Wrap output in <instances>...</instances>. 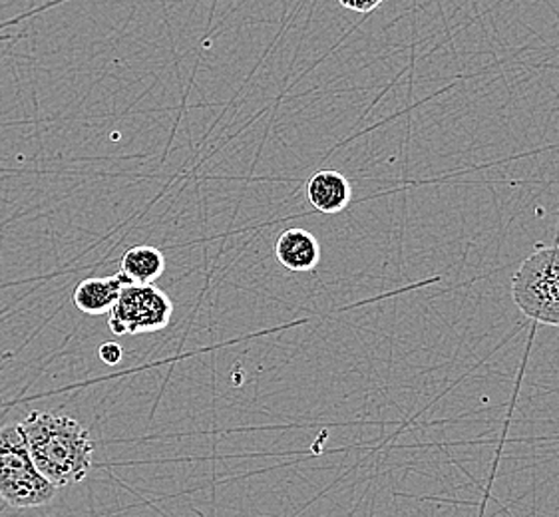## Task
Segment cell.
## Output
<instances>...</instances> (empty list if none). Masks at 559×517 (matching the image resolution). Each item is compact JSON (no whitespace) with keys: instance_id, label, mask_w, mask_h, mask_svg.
I'll return each instance as SVG.
<instances>
[{"instance_id":"obj_1","label":"cell","mask_w":559,"mask_h":517,"mask_svg":"<svg viewBox=\"0 0 559 517\" xmlns=\"http://www.w3.org/2000/svg\"><path fill=\"white\" fill-rule=\"evenodd\" d=\"M21 430L34 466L57 490L86 480L94 440L79 420L34 410L21 422Z\"/></svg>"},{"instance_id":"obj_2","label":"cell","mask_w":559,"mask_h":517,"mask_svg":"<svg viewBox=\"0 0 559 517\" xmlns=\"http://www.w3.org/2000/svg\"><path fill=\"white\" fill-rule=\"evenodd\" d=\"M57 488L34 466L21 424L0 430V500L7 506L40 507L50 504Z\"/></svg>"},{"instance_id":"obj_3","label":"cell","mask_w":559,"mask_h":517,"mask_svg":"<svg viewBox=\"0 0 559 517\" xmlns=\"http://www.w3.org/2000/svg\"><path fill=\"white\" fill-rule=\"evenodd\" d=\"M512 297L524 315L542 325L559 323V245L539 249L520 265L512 279Z\"/></svg>"},{"instance_id":"obj_4","label":"cell","mask_w":559,"mask_h":517,"mask_svg":"<svg viewBox=\"0 0 559 517\" xmlns=\"http://www.w3.org/2000/svg\"><path fill=\"white\" fill-rule=\"evenodd\" d=\"M108 315V326L118 337L157 333L169 325L174 303L156 285H128Z\"/></svg>"},{"instance_id":"obj_5","label":"cell","mask_w":559,"mask_h":517,"mask_svg":"<svg viewBox=\"0 0 559 517\" xmlns=\"http://www.w3.org/2000/svg\"><path fill=\"white\" fill-rule=\"evenodd\" d=\"M275 257L285 269L293 273H307V270L317 269L321 261V245L311 231L301 227H292L283 231L277 239Z\"/></svg>"},{"instance_id":"obj_6","label":"cell","mask_w":559,"mask_h":517,"mask_svg":"<svg viewBox=\"0 0 559 517\" xmlns=\"http://www.w3.org/2000/svg\"><path fill=\"white\" fill-rule=\"evenodd\" d=\"M307 197L321 214H341L353 200V188L343 173L335 169H321L307 183Z\"/></svg>"},{"instance_id":"obj_7","label":"cell","mask_w":559,"mask_h":517,"mask_svg":"<svg viewBox=\"0 0 559 517\" xmlns=\"http://www.w3.org/2000/svg\"><path fill=\"white\" fill-rule=\"evenodd\" d=\"M128 285L132 282L123 277L122 270L112 277L84 279L72 294V303L76 304V309L84 315H106L112 311L114 303Z\"/></svg>"},{"instance_id":"obj_8","label":"cell","mask_w":559,"mask_h":517,"mask_svg":"<svg viewBox=\"0 0 559 517\" xmlns=\"http://www.w3.org/2000/svg\"><path fill=\"white\" fill-rule=\"evenodd\" d=\"M120 270L132 285H154L166 270V255L159 249L138 245L126 251Z\"/></svg>"},{"instance_id":"obj_9","label":"cell","mask_w":559,"mask_h":517,"mask_svg":"<svg viewBox=\"0 0 559 517\" xmlns=\"http://www.w3.org/2000/svg\"><path fill=\"white\" fill-rule=\"evenodd\" d=\"M98 357H100L102 362H104L106 366H116V364H120V362H122V345L112 342V340L102 342L100 349H98Z\"/></svg>"},{"instance_id":"obj_10","label":"cell","mask_w":559,"mask_h":517,"mask_svg":"<svg viewBox=\"0 0 559 517\" xmlns=\"http://www.w3.org/2000/svg\"><path fill=\"white\" fill-rule=\"evenodd\" d=\"M338 2L348 11L360 12V14L372 12L379 4H382V0H338Z\"/></svg>"},{"instance_id":"obj_11","label":"cell","mask_w":559,"mask_h":517,"mask_svg":"<svg viewBox=\"0 0 559 517\" xmlns=\"http://www.w3.org/2000/svg\"><path fill=\"white\" fill-rule=\"evenodd\" d=\"M0 405H2V394H0Z\"/></svg>"},{"instance_id":"obj_12","label":"cell","mask_w":559,"mask_h":517,"mask_svg":"<svg viewBox=\"0 0 559 517\" xmlns=\"http://www.w3.org/2000/svg\"><path fill=\"white\" fill-rule=\"evenodd\" d=\"M558 328H559V323H558Z\"/></svg>"}]
</instances>
